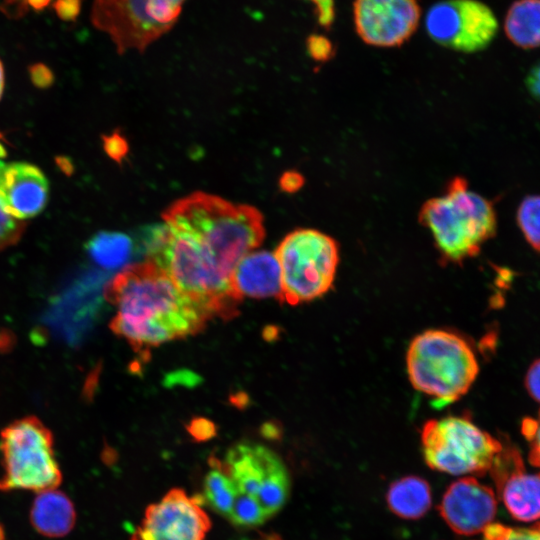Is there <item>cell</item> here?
Instances as JSON below:
<instances>
[{
	"label": "cell",
	"instance_id": "cell-25",
	"mask_svg": "<svg viewBox=\"0 0 540 540\" xmlns=\"http://www.w3.org/2000/svg\"><path fill=\"white\" fill-rule=\"evenodd\" d=\"M27 223L8 214L0 204V251L16 244L22 237Z\"/></svg>",
	"mask_w": 540,
	"mask_h": 540
},
{
	"label": "cell",
	"instance_id": "cell-34",
	"mask_svg": "<svg viewBox=\"0 0 540 540\" xmlns=\"http://www.w3.org/2000/svg\"><path fill=\"white\" fill-rule=\"evenodd\" d=\"M0 10L10 19L22 18L29 10L27 0H3Z\"/></svg>",
	"mask_w": 540,
	"mask_h": 540
},
{
	"label": "cell",
	"instance_id": "cell-10",
	"mask_svg": "<svg viewBox=\"0 0 540 540\" xmlns=\"http://www.w3.org/2000/svg\"><path fill=\"white\" fill-rule=\"evenodd\" d=\"M425 27L434 42L452 50L472 53L491 43L498 30V21L492 10L478 0H444L428 9Z\"/></svg>",
	"mask_w": 540,
	"mask_h": 540
},
{
	"label": "cell",
	"instance_id": "cell-9",
	"mask_svg": "<svg viewBox=\"0 0 540 540\" xmlns=\"http://www.w3.org/2000/svg\"><path fill=\"white\" fill-rule=\"evenodd\" d=\"M237 493L254 498L271 518L290 494V476L280 457L269 448L252 442L233 445L221 462Z\"/></svg>",
	"mask_w": 540,
	"mask_h": 540
},
{
	"label": "cell",
	"instance_id": "cell-39",
	"mask_svg": "<svg viewBox=\"0 0 540 540\" xmlns=\"http://www.w3.org/2000/svg\"><path fill=\"white\" fill-rule=\"evenodd\" d=\"M0 540H5V531L1 524H0Z\"/></svg>",
	"mask_w": 540,
	"mask_h": 540
},
{
	"label": "cell",
	"instance_id": "cell-1",
	"mask_svg": "<svg viewBox=\"0 0 540 540\" xmlns=\"http://www.w3.org/2000/svg\"><path fill=\"white\" fill-rule=\"evenodd\" d=\"M162 217L164 237L149 260L210 317L237 315L241 299L231 277L265 237L262 214L250 205L195 192L170 205Z\"/></svg>",
	"mask_w": 540,
	"mask_h": 540
},
{
	"label": "cell",
	"instance_id": "cell-13",
	"mask_svg": "<svg viewBox=\"0 0 540 540\" xmlns=\"http://www.w3.org/2000/svg\"><path fill=\"white\" fill-rule=\"evenodd\" d=\"M489 473L510 515L522 522L540 518V473H526L519 451L503 445Z\"/></svg>",
	"mask_w": 540,
	"mask_h": 540
},
{
	"label": "cell",
	"instance_id": "cell-38",
	"mask_svg": "<svg viewBox=\"0 0 540 540\" xmlns=\"http://www.w3.org/2000/svg\"><path fill=\"white\" fill-rule=\"evenodd\" d=\"M5 86V72H4V66L0 59V99L2 98L3 91Z\"/></svg>",
	"mask_w": 540,
	"mask_h": 540
},
{
	"label": "cell",
	"instance_id": "cell-27",
	"mask_svg": "<svg viewBox=\"0 0 540 540\" xmlns=\"http://www.w3.org/2000/svg\"><path fill=\"white\" fill-rule=\"evenodd\" d=\"M103 148L106 154L114 161L120 163L128 153V142L118 132L102 137Z\"/></svg>",
	"mask_w": 540,
	"mask_h": 540
},
{
	"label": "cell",
	"instance_id": "cell-40",
	"mask_svg": "<svg viewBox=\"0 0 540 540\" xmlns=\"http://www.w3.org/2000/svg\"><path fill=\"white\" fill-rule=\"evenodd\" d=\"M6 153L7 152H6L5 148L0 143V157H5Z\"/></svg>",
	"mask_w": 540,
	"mask_h": 540
},
{
	"label": "cell",
	"instance_id": "cell-14",
	"mask_svg": "<svg viewBox=\"0 0 540 540\" xmlns=\"http://www.w3.org/2000/svg\"><path fill=\"white\" fill-rule=\"evenodd\" d=\"M438 508L455 533L469 536L482 533L492 523L497 499L492 488L473 477H465L447 488Z\"/></svg>",
	"mask_w": 540,
	"mask_h": 540
},
{
	"label": "cell",
	"instance_id": "cell-30",
	"mask_svg": "<svg viewBox=\"0 0 540 540\" xmlns=\"http://www.w3.org/2000/svg\"><path fill=\"white\" fill-rule=\"evenodd\" d=\"M32 83L38 88H48L54 82V74L43 63H35L28 69Z\"/></svg>",
	"mask_w": 540,
	"mask_h": 540
},
{
	"label": "cell",
	"instance_id": "cell-22",
	"mask_svg": "<svg viewBox=\"0 0 540 540\" xmlns=\"http://www.w3.org/2000/svg\"><path fill=\"white\" fill-rule=\"evenodd\" d=\"M517 222L527 242L540 252V196L524 198L517 211Z\"/></svg>",
	"mask_w": 540,
	"mask_h": 540
},
{
	"label": "cell",
	"instance_id": "cell-20",
	"mask_svg": "<svg viewBox=\"0 0 540 540\" xmlns=\"http://www.w3.org/2000/svg\"><path fill=\"white\" fill-rule=\"evenodd\" d=\"M85 247L97 265L105 269H117L131 258L133 243L123 233L101 231L92 236Z\"/></svg>",
	"mask_w": 540,
	"mask_h": 540
},
{
	"label": "cell",
	"instance_id": "cell-16",
	"mask_svg": "<svg viewBox=\"0 0 540 540\" xmlns=\"http://www.w3.org/2000/svg\"><path fill=\"white\" fill-rule=\"evenodd\" d=\"M231 284L236 295L282 300L281 269L275 253L262 250L247 253L236 265Z\"/></svg>",
	"mask_w": 540,
	"mask_h": 540
},
{
	"label": "cell",
	"instance_id": "cell-31",
	"mask_svg": "<svg viewBox=\"0 0 540 540\" xmlns=\"http://www.w3.org/2000/svg\"><path fill=\"white\" fill-rule=\"evenodd\" d=\"M315 5L318 23L323 28H330L335 17L334 0H309Z\"/></svg>",
	"mask_w": 540,
	"mask_h": 540
},
{
	"label": "cell",
	"instance_id": "cell-12",
	"mask_svg": "<svg viewBox=\"0 0 540 540\" xmlns=\"http://www.w3.org/2000/svg\"><path fill=\"white\" fill-rule=\"evenodd\" d=\"M353 13L356 31L365 43L395 47L415 32L421 9L417 0H355Z\"/></svg>",
	"mask_w": 540,
	"mask_h": 540
},
{
	"label": "cell",
	"instance_id": "cell-19",
	"mask_svg": "<svg viewBox=\"0 0 540 540\" xmlns=\"http://www.w3.org/2000/svg\"><path fill=\"white\" fill-rule=\"evenodd\" d=\"M505 32L515 45L524 48L540 46V0H517L505 18Z\"/></svg>",
	"mask_w": 540,
	"mask_h": 540
},
{
	"label": "cell",
	"instance_id": "cell-18",
	"mask_svg": "<svg viewBox=\"0 0 540 540\" xmlns=\"http://www.w3.org/2000/svg\"><path fill=\"white\" fill-rule=\"evenodd\" d=\"M386 501L395 515L404 519H418L430 509L431 489L421 477L405 476L390 485Z\"/></svg>",
	"mask_w": 540,
	"mask_h": 540
},
{
	"label": "cell",
	"instance_id": "cell-26",
	"mask_svg": "<svg viewBox=\"0 0 540 540\" xmlns=\"http://www.w3.org/2000/svg\"><path fill=\"white\" fill-rule=\"evenodd\" d=\"M521 431L529 442V462L540 468V412L536 418H526L522 421Z\"/></svg>",
	"mask_w": 540,
	"mask_h": 540
},
{
	"label": "cell",
	"instance_id": "cell-3",
	"mask_svg": "<svg viewBox=\"0 0 540 540\" xmlns=\"http://www.w3.org/2000/svg\"><path fill=\"white\" fill-rule=\"evenodd\" d=\"M419 220L431 232L441 255L454 263L478 254L497 226L492 203L470 190L461 177L452 179L442 196L424 203Z\"/></svg>",
	"mask_w": 540,
	"mask_h": 540
},
{
	"label": "cell",
	"instance_id": "cell-6",
	"mask_svg": "<svg viewBox=\"0 0 540 540\" xmlns=\"http://www.w3.org/2000/svg\"><path fill=\"white\" fill-rule=\"evenodd\" d=\"M281 269L282 300L298 305L326 294L339 262L336 241L314 229L286 235L274 252Z\"/></svg>",
	"mask_w": 540,
	"mask_h": 540
},
{
	"label": "cell",
	"instance_id": "cell-36",
	"mask_svg": "<svg viewBox=\"0 0 540 540\" xmlns=\"http://www.w3.org/2000/svg\"><path fill=\"white\" fill-rule=\"evenodd\" d=\"M526 86L529 93L540 100V62L534 65L526 77Z\"/></svg>",
	"mask_w": 540,
	"mask_h": 540
},
{
	"label": "cell",
	"instance_id": "cell-21",
	"mask_svg": "<svg viewBox=\"0 0 540 540\" xmlns=\"http://www.w3.org/2000/svg\"><path fill=\"white\" fill-rule=\"evenodd\" d=\"M209 463L211 470L204 478L202 493L197 496L201 504H207L216 513L228 519L238 494L237 490L219 459L211 458Z\"/></svg>",
	"mask_w": 540,
	"mask_h": 540
},
{
	"label": "cell",
	"instance_id": "cell-32",
	"mask_svg": "<svg viewBox=\"0 0 540 540\" xmlns=\"http://www.w3.org/2000/svg\"><path fill=\"white\" fill-rule=\"evenodd\" d=\"M53 9L63 21H74L81 10V0H55Z\"/></svg>",
	"mask_w": 540,
	"mask_h": 540
},
{
	"label": "cell",
	"instance_id": "cell-4",
	"mask_svg": "<svg viewBox=\"0 0 540 540\" xmlns=\"http://www.w3.org/2000/svg\"><path fill=\"white\" fill-rule=\"evenodd\" d=\"M406 366L413 387L432 397L438 407L464 396L479 372L469 343L442 329L426 330L414 337L407 350Z\"/></svg>",
	"mask_w": 540,
	"mask_h": 540
},
{
	"label": "cell",
	"instance_id": "cell-23",
	"mask_svg": "<svg viewBox=\"0 0 540 540\" xmlns=\"http://www.w3.org/2000/svg\"><path fill=\"white\" fill-rule=\"evenodd\" d=\"M269 517L260 504L247 495L237 494L228 520L240 527H256L262 525Z\"/></svg>",
	"mask_w": 540,
	"mask_h": 540
},
{
	"label": "cell",
	"instance_id": "cell-2",
	"mask_svg": "<svg viewBox=\"0 0 540 540\" xmlns=\"http://www.w3.org/2000/svg\"><path fill=\"white\" fill-rule=\"evenodd\" d=\"M116 306L112 331L145 354L167 341L200 332L211 317L152 260L133 264L106 286Z\"/></svg>",
	"mask_w": 540,
	"mask_h": 540
},
{
	"label": "cell",
	"instance_id": "cell-28",
	"mask_svg": "<svg viewBox=\"0 0 540 540\" xmlns=\"http://www.w3.org/2000/svg\"><path fill=\"white\" fill-rule=\"evenodd\" d=\"M307 51L314 60L326 61L333 55V46L328 38L311 35L307 39Z\"/></svg>",
	"mask_w": 540,
	"mask_h": 540
},
{
	"label": "cell",
	"instance_id": "cell-33",
	"mask_svg": "<svg viewBox=\"0 0 540 540\" xmlns=\"http://www.w3.org/2000/svg\"><path fill=\"white\" fill-rule=\"evenodd\" d=\"M525 387L529 395L540 403V359L535 360L528 368Z\"/></svg>",
	"mask_w": 540,
	"mask_h": 540
},
{
	"label": "cell",
	"instance_id": "cell-11",
	"mask_svg": "<svg viewBox=\"0 0 540 540\" xmlns=\"http://www.w3.org/2000/svg\"><path fill=\"white\" fill-rule=\"evenodd\" d=\"M197 495L172 488L150 504L130 540H206L211 520Z\"/></svg>",
	"mask_w": 540,
	"mask_h": 540
},
{
	"label": "cell",
	"instance_id": "cell-24",
	"mask_svg": "<svg viewBox=\"0 0 540 540\" xmlns=\"http://www.w3.org/2000/svg\"><path fill=\"white\" fill-rule=\"evenodd\" d=\"M482 533L481 540H540V523L528 528H511L491 523Z\"/></svg>",
	"mask_w": 540,
	"mask_h": 540
},
{
	"label": "cell",
	"instance_id": "cell-35",
	"mask_svg": "<svg viewBox=\"0 0 540 540\" xmlns=\"http://www.w3.org/2000/svg\"><path fill=\"white\" fill-rule=\"evenodd\" d=\"M303 184L304 179L302 175L295 171L285 172L279 181L280 188L288 193L296 192Z\"/></svg>",
	"mask_w": 540,
	"mask_h": 540
},
{
	"label": "cell",
	"instance_id": "cell-29",
	"mask_svg": "<svg viewBox=\"0 0 540 540\" xmlns=\"http://www.w3.org/2000/svg\"><path fill=\"white\" fill-rule=\"evenodd\" d=\"M187 431L198 442L207 441L216 435L213 422L205 418H194L187 425Z\"/></svg>",
	"mask_w": 540,
	"mask_h": 540
},
{
	"label": "cell",
	"instance_id": "cell-7",
	"mask_svg": "<svg viewBox=\"0 0 540 540\" xmlns=\"http://www.w3.org/2000/svg\"><path fill=\"white\" fill-rule=\"evenodd\" d=\"M425 462L451 475H484L503 443L464 416L428 420L421 431Z\"/></svg>",
	"mask_w": 540,
	"mask_h": 540
},
{
	"label": "cell",
	"instance_id": "cell-5",
	"mask_svg": "<svg viewBox=\"0 0 540 540\" xmlns=\"http://www.w3.org/2000/svg\"><path fill=\"white\" fill-rule=\"evenodd\" d=\"M51 431L35 416L10 423L0 434L3 474L0 491L41 492L57 488L62 472Z\"/></svg>",
	"mask_w": 540,
	"mask_h": 540
},
{
	"label": "cell",
	"instance_id": "cell-15",
	"mask_svg": "<svg viewBox=\"0 0 540 540\" xmlns=\"http://www.w3.org/2000/svg\"><path fill=\"white\" fill-rule=\"evenodd\" d=\"M49 199V182L28 162L0 161V204L11 216L25 220L40 214Z\"/></svg>",
	"mask_w": 540,
	"mask_h": 540
},
{
	"label": "cell",
	"instance_id": "cell-37",
	"mask_svg": "<svg viewBox=\"0 0 540 540\" xmlns=\"http://www.w3.org/2000/svg\"><path fill=\"white\" fill-rule=\"evenodd\" d=\"M28 6L36 11H40L47 7L51 0H27Z\"/></svg>",
	"mask_w": 540,
	"mask_h": 540
},
{
	"label": "cell",
	"instance_id": "cell-17",
	"mask_svg": "<svg viewBox=\"0 0 540 540\" xmlns=\"http://www.w3.org/2000/svg\"><path fill=\"white\" fill-rule=\"evenodd\" d=\"M33 528L43 536H66L76 522V511L71 499L57 488L38 492L31 510Z\"/></svg>",
	"mask_w": 540,
	"mask_h": 540
},
{
	"label": "cell",
	"instance_id": "cell-8",
	"mask_svg": "<svg viewBox=\"0 0 540 540\" xmlns=\"http://www.w3.org/2000/svg\"><path fill=\"white\" fill-rule=\"evenodd\" d=\"M185 0H94L91 22L110 36L118 53L148 45L175 24Z\"/></svg>",
	"mask_w": 540,
	"mask_h": 540
}]
</instances>
